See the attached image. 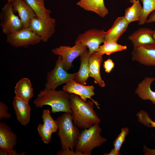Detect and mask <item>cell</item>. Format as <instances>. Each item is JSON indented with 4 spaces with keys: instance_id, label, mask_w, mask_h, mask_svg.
Masks as SVG:
<instances>
[{
    "instance_id": "obj_16",
    "label": "cell",
    "mask_w": 155,
    "mask_h": 155,
    "mask_svg": "<svg viewBox=\"0 0 155 155\" xmlns=\"http://www.w3.org/2000/svg\"><path fill=\"white\" fill-rule=\"evenodd\" d=\"M102 55L95 51L89 55V72L90 77L94 79V83L101 87L105 86L100 74V67L103 61Z\"/></svg>"
},
{
    "instance_id": "obj_28",
    "label": "cell",
    "mask_w": 155,
    "mask_h": 155,
    "mask_svg": "<svg viewBox=\"0 0 155 155\" xmlns=\"http://www.w3.org/2000/svg\"><path fill=\"white\" fill-rule=\"evenodd\" d=\"M42 118L43 123L50 128L53 133L57 131L58 126L57 122L51 116L49 110H43Z\"/></svg>"
},
{
    "instance_id": "obj_2",
    "label": "cell",
    "mask_w": 155,
    "mask_h": 155,
    "mask_svg": "<svg viewBox=\"0 0 155 155\" xmlns=\"http://www.w3.org/2000/svg\"><path fill=\"white\" fill-rule=\"evenodd\" d=\"M70 94L64 90H47L40 91L33 103L37 108L48 105L51 108L53 113L59 112L72 113L69 99Z\"/></svg>"
},
{
    "instance_id": "obj_32",
    "label": "cell",
    "mask_w": 155,
    "mask_h": 155,
    "mask_svg": "<svg viewBox=\"0 0 155 155\" xmlns=\"http://www.w3.org/2000/svg\"><path fill=\"white\" fill-rule=\"evenodd\" d=\"M57 155H84L82 153L74 152L73 150L70 149H62L61 150L58 151L56 154Z\"/></svg>"
},
{
    "instance_id": "obj_20",
    "label": "cell",
    "mask_w": 155,
    "mask_h": 155,
    "mask_svg": "<svg viewBox=\"0 0 155 155\" xmlns=\"http://www.w3.org/2000/svg\"><path fill=\"white\" fill-rule=\"evenodd\" d=\"M76 4L85 10L94 12L102 18L108 13L104 0H80Z\"/></svg>"
},
{
    "instance_id": "obj_39",
    "label": "cell",
    "mask_w": 155,
    "mask_h": 155,
    "mask_svg": "<svg viewBox=\"0 0 155 155\" xmlns=\"http://www.w3.org/2000/svg\"><path fill=\"white\" fill-rule=\"evenodd\" d=\"M12 0H9L8 1V2H10Z\"/></svg>"
},
{
    "instance_id": "obj_1",
    "label": "cell",
    "mask_w": 155,
    "mask_h": 155,
    "mask_svg": "<svg viewBox=\"0 0 155 155\" xmlns=\"http://www.w3.org/2000/svg\"><path fill=\"white\" fill-rule=\"evenodd\" d=\"M69 102L74 124L78 127L87 129L101 120L94 109V102L91 100L85 102L78 95L70 94Z\"/></svg>"
},
{
    "instance_id": "obj_29",
    "label": "cell",
    "mask_w": 155,
    "mask_h": 155,
    "mask_svg": "<svg viewBox=\"0 0 155 155\" xmlns=\"http://www.w3.org/2000/svg\"><path fill=\"white\" fill-rule=\"evenodd\" d=\"M136 116L140 123L147 127L155 128V121H152L149 117L148 113L144 110L140 111L136 113ZM154 140L155 141V135Z\"/></svg>"
},
{
    "instance_id": "obj_7",
    "label": "cell",
    "mask_w": 155,
    "mask_h": 155,
    "mask_svg": "<svg viewBox=\"0 0 155 155\" xmlns=\"http://www.w3.org/2000/svg\"><path fill=\"white\" fill-rule=\"evenodd\" d=\"M41 41L40 38L28 28H23L7 35L6 37L7 42L15 47L27 48L38 44Z\"/></svg>"
},
{
    "instance_id": "obj_21",
    "label": "cell",
    "mask_w": 155,
    "mask_h": 155,
    "mask_svg": "<svg viewBox=\"0 0 155 155\" xmlns=\"http://www.w3.org/2000/svg\"><path fill=\"white\" fill-rule=\"evenodd\" d=\"M33 90L30 80L26 78H23L17 83L15 87V96L29 102L34 96Z\"/></svg>"
},
{
    "instance_id": "obj_30",
    "label": "cell",
    "mask_w": 155,
    "mask_h": 155,
    "mask_svg": "<svg viewBox=\"0 0 155 155\" xmlns=\"http://www.w3.org/2000/svg\"><path fill=\"white\" fill-rule=\"evenodd\" d=\"M129 129L127 127L122 128L120 133L118 135L113 142V148L115 152L119 155L121 154L120 150L122 144L125 141V138L129 133Z\"/></svg>"
},
{
    "instance_id": "obj_5",
    "label": "cell",
    "mask_w": 155,
    "mask_h": 155,
    "mask_svg": "<svg viewBox=\"0 0 155 155\" xmlns=\"http://www.w3.org/2000/svg\"><path fill=\"white\" fill-rule=\"evenodd\" d=\"M75 74L67 73L63 67L62 57L58 56L53 68L47 73L45 89L55 90L59 86L74 79Z\"/></svg>"
},
{
    "instance_id": "obj_35",
    "label": "cell",
    "mask_w": 155,
    "mask_h": 155,
    "mask_svg": "<svg viewBox=\"0 0 155 155\" xmlns=\"http://www.w3.org/2000/svg\"><path fill=\"white\" fill-rule=\"evenodd\" d=\"M155 22V10L152 11L149 15L145 23L148 24Z\"/></svg>"
},
{
    "instance_id": "obj_31",
    "label": "cell",
    "mask_w": 155,
    "mask_h": 155,
    "mask_svg": "<svg viewBox=\"0 0 155 155\" xmlns=\"http://www.w3.org/2000/svg\"><path fill=\"white\" fill-rule=\"evenodd\" d=\"M8 108L7 105L2 102L0 101V120L3 118L9 119L11 116L8 111Z\"/></svg>"
},
{
    "instance_id": "obj_12",
    "label": "cell",
    "mask_w": 155,
    "mask_h": 155,
    "mask_svg": "<svg viewBox=\"0 0 155 155\" xmlns=\"http://www.w3.org/2000/svg\"><path fill=\"white\" fill-rule=\"evenodd\" d=\"M133 61L149 66H155V44L144 45L133 48L131 53Z\"/></svg>"
},
{
    "instance_id": "obj_8",
    "label": "cell",
    "mask_w": 155,
    "mask_h": 155,
    "mask_svg": "<svg viewBox=\"0 0 155 155\" xmlns=\"http://www.w3.org/2000/svg\"><path fill=\"white\" fill-rule=\"evenodd\" d=\"M18 138L10 127L3 122H0V155H24L26 152L18 153L13 147L17 143Z\"/></svg>"
},
{
    "instance_id": "obj_18",
    "label": "cell",
    "mask_w": 155,
    "mask_h": 155,
    "mask_svg": "<svg viewBox=\"0 0 155 155\" xmlns=\"http://www.w3.org/2000/svg\"><path fill=\"white\" fill-rule=\"evenodd\" d=\"M155 80V77H145L138 84L135 93L141 99L149 100L155 105V92L151 88V85Z\"/></svg>"
},
{
    "instance_id": "obj_19",
    "label": "cell",
    "mask_w": 155,
    "mask_h": 155,
    "mask_svg": "<svg viewBox=\"0 0 155 155\" xmlns=\"http://www.w3.org/2000/svg\"><path fill=\"white\" fill-rule=\"evenodd\" d=\"M129 24L124 16L118 17L111 28L105 32V41L117 42Z\"/></svg>"
},
{
    "instance_id": "obj_33",
    "label": "cell",
    "mask_w": 155,
    "mask_h": 155,
    "mask_svg": "<svg viewBox=\"0 0 155 155\" xmlns=\"http://www.w3.org/2000/svg\"><path fill=\"white\" fill-rule=\"evenodd\" d=\"M114 63L111 59H108L104 63L103 67L105 71L109 73L114 67Z\"/></svg>"
},
{
    "instance_id": "obj_10",
    "label": "cell",
    "mask_w": 155,
    "mask_h": 155,
    "mask_svg": "<svg viewBox=\"0 0 155 155\" xmlns=\"http://www.w3.org/2000/svg\"><path fill=\"white\" fill-rule=\"evenodd\" d=\"M87 49L86 46L77 44L72 47L60 46L52 49L51 52L54 55L61 57L63 67L67 71L72 67L74 60Z\"/></svg>"
},
{
    "instance_id": "obj_34",
    "label": "cell",
    "mask_w": 155,
    "mask_h": 155,
    "mask_svg": "<svg viewBox=\"0 0 155 155\" xmlns=\"http://www.w3.org/2000/svg\"><path fill=\"white\" fill-rule=\"evenodd\" d=\"M143 152L145 155H155V148H150L145 145L143 146Z\"/></svg>"
},
{
    "instance_id": "obj_38",
    "label": "cell",
    "mask_w": 155,
    "mask_h": 155,
    "mask_svg": "<svg viewBox=\"0 0 155 155\" xmlns=\"http://www.w3.org/2000/svg\"><path fill=\"white\" fill-rule=\"evenodd\" d=\"M136 0H130V2L132 3H134L135 1Z\"/></svg>"
},
{
    "instance_id": "obj_3",
    "label": "cell",
    "mask_w": 155,
    "mask_h": 155,
    "mask_svg": "<svg viewBox=\"0 0 155 155\" xmlns=\"http://www.w3.org/2000/svg\"><path fill=\"white\" fill-rule=\"evenodd\" d=\"M57 126V135L59 137L62 150H73L79 137L80 132L73 123L71 114L64 113L56 120Z\"/></svg>"
},
{
    "instance_id": "obj_15",
    "label": "cell",
    "mask_w": 155,
    "mask_h": 155,
    "mask_svg": "<svg viewBox=\"0 0 155 155\" xmlns=\"http://www.w3.org/2000/svg\"><path fill=\"white\" fill-rule=\"evenodd\" d=\"M12 104L18 122L22 125H27L30 120L31 108L29 102L15 96Z\"/></svg>"
},
{
    "instance_id": "obj_17",
    "label": "cell",
    "mask_w": 155,
    "mask_h": 155,
    "mask_svg": "<svg viewBox=\"0 0 155 155\" xmlns=\"http://www.w3.org/2000/svg\"><path fill=\"white\" fill-rule=\"evenodd\" d=\"M153 30L149 28H142L134 32L128 37L132 42L133 48L141 46L154 44L153 36Z\"/></svg>"
},
{
    "instance_id": "obj_26",
    "label": "cell",
    "mask_w": 155,
    "mask_h": 155,
    "mask_svg": "<svg viewBox=\"0 0 155 155\" xmlns=\"http://www.w3.org/2000/svg\"><path fill=\"white\" fill-rule=\"evenodd\" d=\"M143 4L141 18L138 21L140 25H144L149 15L155 10V0H140Z\"/></svg>"
},
{
    "instance_id": "obj_27",
    "label": "cell",
    "mask_w": 155,
    "mask_h": 155,
    "mask_svg": "<svg viewBox=\"0 0 155 155\" xmlns=\"http://www.w3.org/2000/svg\"><path fill=\"white\" fill-rule=\"evenodd\" d=\"M37 130L44 143L48 144L51 142L53 132L50 128L43 123H40L38 126Z\"/></svg>"
},
{
    "instance_id": "obj_24",
    "label": "cell",
    "mask_w": 155,
    "mask_h": 155,
    "mask_svg": "<svg viewBox=\"0 0 155 155\" xmlns=\"http://www.w3.org/2000/svg\"><path fill=\"white\" fill-rule=\"evenodd\" d=\"M103 44L100 46L96 51L103 55H110L114 53L123 51L127 49V46L118 44L117 42L104 41Z\"/></svg>"
},
{
    "instance_id": "obj_36",
    "label": "cell",
    "mask_w": 155,
    "mask_h": 155,
    "mask_svg": "<svg viewBox=\"0 0 155 155\" xmlns=\"http://www.w3.org/2000/svg\"><path fill=\"white\" fill-rule=\"evenodd\" d=\"M104 155H119V154L116 153L113 148L112 149L110 153H104Z\"/></svg>"
},
{
    "instance_id": "obj_14",
    "label": "cell",
    "mask_w": 155,
    "mask_h": 155,
    "mask_svg": "<svg viewBox=\"0 0 155 155\" xmlns=\"http://www.w3.org/2000/svg\"><path fill=\"white\" fill-rule=\"evenodd\" d=\"M10 2L14 12L18 14L23 28H28L31 20L36 17L33 9L24 0H12Z\"/></svg>"
},
{
    "instance_id": "obj_6",
    "label": "cell",
    "mask_w": 155,
    "mask_h": 155,
    "mask_svg": "<svg viewBox=\"0 0 155 155\" xmlns=\"http://www.w3.org/2000/svg\"><path fill=\"white\" fill-rule=\"evenodd\" d=\"M14 13L11 2H8L1 9L0 25L3 32L7 35L23 28L20 19Z\"/></svg>"
},
{
    "instance_id": "obj_13",
    "label": "cell",
    "mask_w": 155,
    "mask_h": 155,
    "mask_svg": "<svg viewBox=\"0 0 155 155\" xmlns=\"http://www.w3.org/2000/svg\"><path fill=\"white\" fill-rule=\"evenodd\" d=\"M94 87L93 85L85 86L77 83L72 79L66 84L63 87V90L70 94L78 95L83 101L86 102L88 98L92 100L97 107L100 109L99 104L91 98L95 94Z\"/></svg>"
},
{
    "instance_id": "obj_11",
    "label": "cell",
    "mask_w": 155,
    "mask_h": 155,
    "mask_svg": "<svg viewBox=\"0 0 155 155\" xmlns=\"http://www.w3.org/2000/svg\"><path fill=\"white\" fill-rule=\"evenodd\" d=\"M55 20L52 18L45 20L37 17L30 21L28 28L40 38L41 41L47 42L55 31Z\"/></svg>"
},
{
    "instance_id": "obj_4",
    "label": "cell",
    "mask_w": 155,
    "mask_h": 155,
    "mask_svg": "<svg viewBox=\"0 0 155 155\" xmlns=\"http://www.w3.org/2000/svg\"><path fill=\"white\" fill-rule=\"evenodd\" d=\"M99 124H94L82 131L75 147L76 151L84 155H90L94 148L107 141V139L100 135L102 129Z\"/></svg>"
},
{
    "instance_id": "obj_25",
    "label": "cell",
    "mask_w": 155,
    "mask_h": 155,
    "mask_svg": "<svg viewBox=\"0 0 155 155\" xmlns=\"http://www.w3.org/2000/svg\"><path fill=\"white\" fill-rule=\"evenodd\" d=\"M142 10L139 0H136L131 7L125 9L124 16L129 24L135 21H138L141 18Z\"/></svg>"
},
{
    "instance_id": "obj_9",
    "label": "cell",
    "mask_w": 155,
    "mask_h": 155,
    "mask_svg": "<svg viewBox=\"0 0 155 155\" xmlns=\"http://www.w3.org/2000/svg\"><path fill=\"white\" fill-rule=\"evenodd\" d=\"M105 32L103 30L92 29L79 35L75 42L88 49L89 55L95 51L105 41Z\"/></svg>"
},
{
    "instance_id": "obj_37",
    "label": "cell",
    "mask_w": 155,
    "mask_h": 155,
    "mask_svg": "<svg viewBox=\"0 0 155 155\" xmlns=\"http://www.w3.org/2000/svg\"><path fill=\"white\" fill-rule=\"evenodd\" d=\"M153 36L154 40V43L155 44V29L153 30Z\"/></svg>"
},
{
    "instance_id": "obj_40",
    "label": "cell",
    "mask_w": 155,
    "mask_h": 155,
    "mask_svg": "<svg viewBox=\"0 0 155 155\" xmlns=\"http://www.w3.org/2000/svg\"><path fill=\"white\" fill-rule=\"evenodd\" d=\"M9 0H7V1H8Z\"/></svg>"
},
{
    "instance_id": "obj_23",
    "label": "cell",
    "mask_w": 155,
    "mask_h": 155,
    "mask_svg": "<svg viewBox=\"0 0 155 155\" xmlns=\"http://www.w3.org/2000/svg\"><path fill=\"white\" fill-rule=\"evenodd\" d=\"M24 0L32 8L37 18L45 20H49L52 18L50 16L51 11L45 8L44 0Z\"/></svg>"
},
{
    "instance_id": "obj_22",
    "label": "cell",
    "mask_w": 155,
    "mask_h": 155,
    "mask_svg": "<svg viewBox=\"0 0 155 155\" xmlns=\"http://www.w3.org/2000/svg\"><path fill=\"white\" fill-rule=\"evenodd\" d=\"M89 51L87 49L80 56V64L78 71L76 73L74 80L78 83L86 85L90 77L89 72Z\"/></svg>"
}]
</instances>
